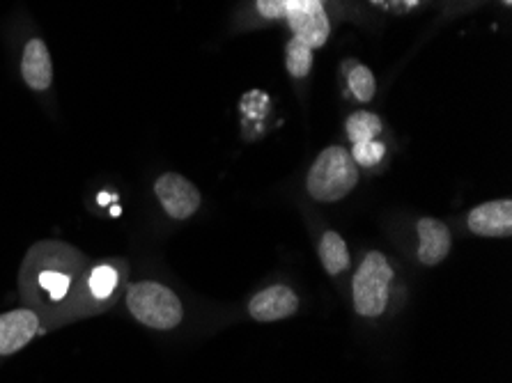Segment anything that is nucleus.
I'll use <instances>...</instances> for the list:
<instances>
[{
  "instance_id": "1",
  "label": "nucleus",
  "mask_w": 512,
  "mask_h": 383,
  "mask_svg": "<svg viewBox=\"0 0 512 383\" xmlns=\"http://www.w3.org/2000/svg\"><path fill=\"white\" fill-rule=\"evenodd\" d=\"M258 12L265 19H285L294 39L310 49H320L329 39L331 26L324 0H258Z\"/></svg>"
},
{
  "instance_id": "2",
  "label": "nucleus",
  "mask_w": 512,
  "mask_h": 383,
  "mask_svg": "<svg viewBox=\"0 0 512 383\" xmlns=\"http://www.w3.org/2000/svg\"><path fill=\"white\" fill-rule=\"evenodd\" d=\"M359 182V170L352 154L343 147H329L313 163L308 175V193L320 202L345 198Z\"/></svg>"
},
{
  "instance_id": "3",
  "label": "nucleus",
  "mask_w": 512,
  "mask_h": 383,
  "mask_svg": "<svg viewBox=\"0 0 512 383\" xmlns=\"http://www.w3.org/2000/svg\"><path fill=\"white\" fill-rule=\"evenodd\" d=\"M127 306L138 322L143 326L157 328V331H170V328L180 326L184 319L182 301L177 299L173 289L159 283L131 285Z\"/></svg>"
},
{
  "instance_id": "4",
  "label": "nucleus",
  "mask_w": 512,
  "mask_h": 383,
  "mask_svg": "<svg viewBox=\"0 0 512 383\" xmlns=\"http://www.w3.org/2000/svg\"><path fill=\"white\" fill-rule=\"evenodd\" d=\"M393 269L382 253H368L363 257L354 276V308L361 317H379L389 303V285Z\"/></svg>"
},
{
  "instance_id": "5",
  "label": "nucleus",
  "mask_w": 512,
  "mask_h": 383,
  "mask_svg": "<svg viewBox=\"0 0 512 383\" xmlns=\"http://www.w3.org/2000/svg\"><path fill=\"white\" fill-rule=\"evenodd\" d=\"M154 193H157L166 214L170 218H177V221H184V218L196 214L200 200H203L200 198V191L189 182V179L175 173L161 175L157 179V184H154Z\"/></svg>"
},
{
  "instance_id": "6",
  "label": "nucleus",
  "mask_w": 512,
  "mask_h": 383,
  "mask_svg": "<svg viewBox=\"0 0 512 383\" xmlns=\"http://www.w3.org/2000/svg\"><path fill=\"white\" fill-rule=\"evenodd\" d=\"M40 331V317L33 310H12L0 315V356H12Z\"/></svg>"
},
{
  "instance_id": "7",
  "label": "nucleus",
  "mask_w": 512,
  "mask_h": 383,
  "mask_svg": "<svg viewBox=\"0 0 512 383\" xmlns=\"http://www.w3.org/2000/svg\"><path fill=\"white\" fill-rule=\"evenodd\" d=\"M299 308L297 294L285 285H274L262 289L260 294H255L251 303H248V312L255 322H278V319L292 317Z\"/></svg>"
},
{
  "instance_id": "8",
  "label": "nucleus",
  "mask_w": 512,
  "mask_h": 383,
  "mask_svg": "<svg viewBox=\"0 0 512 383\" xmlns=\"http://www.w3.org/2000/svg\"><path fill=\"white\" fill-rule=\"evenodd\" d=\"M469 230L480 237H508L512 232V202L494 200L469 214Z\"/></svg>"
},
{
  "instance_id": "9",
  "label": "nucleus",
  "mask_w": 512,
  "mask_h": 383,
  "mask_svg": "<svg viewBox=\"0 0 512 383\" xmlns=\"http://www.w3.org/2000/svg\"><path fill=\"white\" fill-rule=\"evenodd\" d=\"M418 239H421V244H418V260L425 267H437L451 253V230L437 221V218H423L418 223Z\"/></svg>"
},
{
  "instance_id": "10",
  "label": "nucleus",
  "mask_w": 512,
  "mask_h": 383,
  "mask_svg": "<svg viewBox=\"0 0 512 383\" xmlns=\"http://www.w3.org/2000/svg\"><path fill=\"white\" fill-rule=\"evenodd\" d=\"M21 72L23 81L28 83L30 90H49L53 83V62L49 56V49L42 39H30L23 49V60H21Z\"/></svg>"
},
{
  "instance_id": "11",
  "label": "nucleus",
  "mask_w": 512,
  "mask_h": 383,
  "mask_svg": "<svg viewBox=\"0 0 512 383\" xmlns=\"http://www.w3.org/2000/svg\"><path fill=\"white\" fill-rule=\"evenodd\" d=\"M320 257L327 273L336 276V273L345 271L349 267V250L343 237L336 232H327L320 241Z\"/></svg>"
},
{
  "instance_id": "12",
  "label": "nucleus",
  "mask_w": 512,
  "mask_h": 383,
  "mask_svg": "<svg viewBox=\"0 0 512 383\" xmlns=\"http://www.w3.org/2000/svg\"><path fill=\"white\" fill-rule=\"evenodd\" d=\"M382 131V120L375 113L359 111L349 115L347 120V136L352 143H363V140H375Z\"/></svg>"
},
{
  "instance_id": "13",
  "label": "nucleus",
  "mask_w": 512,
  "mask_h": 383,
  "mask_svg": "<svg viewBox=\"0 0 512 383\" xmlns=\"http://www.w3.org/2000/svg\"><path fill=\"white\" fill-rule=\"evenodd\" d=\"M285 62H287V72H290L294 78H304L310 74V69H313V49L292 37V42L287 44Z\"/></svg>"
},
{
  "instance_id": "14",
  "label": "nucleus",
  "mask_w": 512,
  "mask_h": 383,
  "mask_svg": "<svg viewBox=\"0 0 512 383\" xmlns=\"http://www.w3.org/2000/svg\"><path fill=\"white\" fill-rule=\"evenodd\" d=\"M347 83H349V92L356 97V101H370L372 97H375L377 83L368 67H363V65L352 67V72H349V76H347Z\"/></svg>"
},
{
  "instance_id": "15",
  "label": "nucleus",
  "mask_w": 512,
  "mask_h": 383,
  "mask_svg": "<svg viewBox=\"0 0 512 383\" xmlns=\"http://www.w3.org/2000/svg\"><path fill=\"white\" fill-rule=\"evenodd\" d=\"M88 285L95 299H106V296H111L115 292V287H118V271H115L111 264H102V267H97L90 273Z\"/></svg>"
},
{
  "instance_id": "16",
  "label": "nucleus",
  "mask_w": 512,
  "mask_h": 383,
  "mask_svg": "<svg viewBox=\"0 0 512 383\" xmlns=\"http://www.w3.org/2000/svg\"><path fill=\"white\" fill-rule=\"evenodd\" d=\"M384 154H386V147L379 143V140H363V143H354L352 159L356 166L372 168L384 159Z\"/></svg>"
},
{
  "instance_id": "17",
  "label": "nucleus",
  "mask_w": 512,
  "mask_h": 383,
  "mask_svg": "<svg viewBox=\"0 0 512 383\" xmlns=\"http://www.w3.org/2000/svg\"><path fill=\"white\" fill-rule=\"evenodd\" d=\"M40 287L53 301H60L69 292V276L62 271H44L40 273Z\"/></svg>"
},
{
  "instance_id": "18",
  "label": "nucleus",
  "mask_w": 512,
  "mask_h": 383,
  "mask_svg": "<svg viewBox=\"0 0 512 383\" xmlns=\"http://www.w3.org/2000/svg\"><path fill=\"white\" fill-rule=\"evenodd\" d=\"M111 200H115V195H111V193L99 195V205H108V202H111Z\"/></svg>"
}]
</instances>
